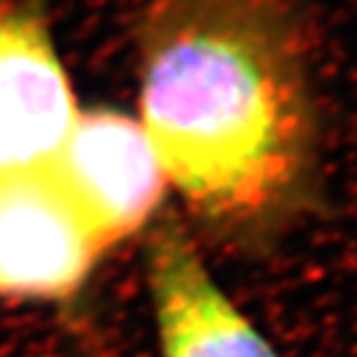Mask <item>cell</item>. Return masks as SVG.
Masks as SVG:
<instances>
[{"label":"cell","instance_id":"cell-5","mask_svg":"<svg viewBox=\"0 0 357 357\" xmlns=\"http://www.w3.org/2000/svg\"><path fill=\"white\" fill-rule=\"evenodd\" d=\"M73 89L45 25L0 13V176L45 169L73 127Z\"/></svg>","mask_w":357,"mask_h":357},{"label":"cell","instance_id":"cell-2","mask_svg":"<svg viewBox=\"0 0 357 357\" xmlns=\"http://www.w3.org/2000/svg\"><path fill=\"white\" fill-rule=\"evenodd\" d=\"M47 169L105 248L137 234L167 186L144 127L109 109L79 112Z\"/></svg>","mask_w":357,"mask_h":357},{"label":"cell","instance_id":"cell-1","mask_svg":"<svg viewBox=\"0 0 357 357\" xmlns=\"http://www.w3.org/2000/svg\"><path fill=\"white\" fill-rule=\"evenodd\" d=\"M139 124L167 184L243 251H271L315 206L305 45L280 0H156Z\"/></svg>","mask_w":357,"mask_h":357},{"label":"cell","instance_id":"cell-3","mask_svg":"<svg viewBox=\"0 0 357 357\" xmlns=\"http://www.w3.org/2000/svg\"><path fill=\"white\" fill-rule=\"evenodd\" d=\"M105 251L50 169L0 176V293H73Z\"/></svg>","mask_w":357,"mask_h":357},{"label":"cell","instance_id":"cell-4","mask_svg":"<svg viewBox=\"0 0 357 357\" xmlns=\"http://www.w3.org/2000/svg\"><path fill=\"white\" fill-rule=\"evenodd\" d=\"M146 278L162 357H280L213 280L178 223L167 221L151 236Z\"/></svg>","mask_w":357,"mask_h":357}]
</instances>
